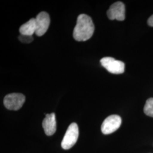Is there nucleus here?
<instances>
[{
    "mask_svg": "<svg viewBox=\"0 0 153 153\" xmlns=\"http://www.w3.org/2000/svg\"><path fill=\"white\" fill-rule=\"evenodd\" d=\"M43 128L47 136H52L56 131V120L54 113L45 114V117L43 121Z\"/></svg>",
    "mask_w": 153,
    "mask_h": 153,
    "instance_id": "obj_8",
    "label": "nucleus"
},
{
    "mask_svg": "<svg viewBox=\"0 0 153 153\" xmlns=\"http://www.w3.org/2000/svg\"><path fill=\"white\" fill-rule=\"evenodd\" d=\"M148 25L151 26V27H153V15L150 16L148 21Z\"/></svg>",
    "mask_w": 153,
    "mask_h": 153,
    "instance_id": "obj_12",
    "label": "nucleus"
},
{
    "mask_svg": "<svg viewBox=\"0 0 153 153\" xmlns=\"http://www.w3.org/2000/svg\"><path fill=\"white\" fill-rule=\"evenodd\" d=\"M36 23V31L35 34L41 36L47 32L50 24V18L49 14L45 12L42 11L35 18Z\"/></svg>",
    "mask_w": 153,
    "mask_h": 153,
    "instance_id": "obj_7",
    "label": "nucleus"
},
{
    "mask_svg": "<svg viewBox=\"0 0 153 153\" xmlns=\"http://www.w3.org/2000/svg\"><path fill=\"white\" fill-rule=\"evenodd\" d=\"M26 98L20 93H11L6 95L4 104L7 109L16 111L20 109L24 104Z\"/></svg>",
    "mask_w": 153,
    "mask_h": 153,
    "instance_id": "obj_4",
    "label": "nucleus"
},
{
    "mask_svg": "<svg viewBox=\"0 0 153 153\" xmlns=\"http://www.w3.org/2000/svg\"><path fill=\"white\" fill-rule=\"evenodd\" d=\"M121 118L119 115H110L103 122L101 131L104 134H109L117 131L121 124Z\"/></svg>",
    "mask_w": 153,
    "mask_h": 153,
    "instance_id": "obj_5",
    "label": "nucleus"
},
{
    "mask_svg": "<svg viewBox=\"0 0 153 153\" xmlns=\"http://www.w3.org/2000/svg\"><path fill=\"white\" fill-rule=\"evenodd\" d=\"M79 136L78 126L76 123H73L69 126L65 136L61 142V146L65 150L72 148L76 143Z\"/></svg>",
    "mask_w": 153,
    "mask_h": 153,
    "instance_id": "obj_2",
    "label": "nucleus"
},
{
    "mask_svg": "<svg viewBox=\"0 0 153 153\" xmlns=\"http://www.w3.org/2000/svg\"><path fill=\"white\" fill-rule=\"evenodd\" d=\"M19 40L23 43H30L32 42L33 40V36H29V35H25L21 34L19 36Z\"/></svg>",
    "mask_w": 153,
    "mask_h": 153,
    "instance_id": "obj_11",
    "label": "nucleus"
},
{
    "mask_svg": "<svg viewBox=\"0 0 153 153\" xmlns=\"http://www.w3.org/2000/svg\"><path fill=\"white\" fill-rule=\"evenodd\" d=\"M143 111L147 116L153 117V98L148 99L146 100Z\"/></svg>",
    "mask_w": 153,
    "mask_h": 153,
    "instance_id": "obj_10",
    "label": "nucleus"
},
{
    "mask_svg": "<svg viewBox=\"0 0 153 153\" xmlns=\"http://www.w3.org/2000/svg\"><path fill=\"white\" fill-rule=\"evenodd\" d=\"M107 14L111 20L124 21L126 18V7L124 4L120 1L115 2L110 6Z\"/></svg>",
    "mask_w": 153,
    "mask_h": 153,
    "instance_id": "obj_6",
    "label": "nucleus"
},
{
    "mask_svg": "<svg viewBox=\"0 0 153 153\" xmlns=\"http://www.w3.org/2000/svg\"><path fill=\"white\" fill-rule=\"evenodd\" d=\"M100 63L107 71L112 74H119L125 71V64L111 57H103L100 60Z\"/></svg>",
    "mask_w": 153,
    "mask_h": 153,
    "instance_id": "obj_3",
    "label": "nucleus"
},
{
    "mask_svg": "<svg viewBox=\"0 0 153 153\" xmlns=\"http://www.w3.org/2000/svg\"><path fill=\"white\" fill-rule=\"evenodd\" d=\"M36 31V23L35 18L30 19L27 22L23 24L19 28V32L21 34L33 36Z\"/></svg>",
    "mask_w": 153,
    "mask_h": 153,
    "instance_id": "obj_9",
    "label": "nucleus"
},
{
    "mask_svg": "<svg viewBox=\"0 0 153 153\" xmlns=\"http://www.w3.org/2000/svg\"><path fill=\"white\" fill-rule=\"evenodd\" d=\"M94 29L92 19L86 14H81L77 18L73 37L78 42L86 41L93 36Z\"/></svg>",
    "mask_w": 153,
    "mask_h": 153,
    "instance_id": "obj_1",
    "label": "nucleus"
}]
</instances>
